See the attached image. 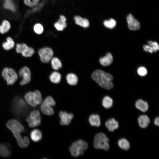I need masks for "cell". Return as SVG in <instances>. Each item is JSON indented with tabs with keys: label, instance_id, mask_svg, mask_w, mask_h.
<instances>
[{
	"label": "cell",
	"instance_id": "5b68a950",
	"mask_svg": "<svg viewBox=\"0 0 159 159\" xmlns=\"http://www.w3.org/2000/svg\"><path fill=\"white\" fill-rule=\"evenodd\" d=\"M24 98L27 103L33 107L40 104L42 102L41 94L38 90L27 93L25 95Z\"/></svg>",
	"mask_w": 159,
	"mask_h": 159
},
{
	"label": "cell",
	"instance_id": "30bf717a",
	"mask_svg": "<svg viewBox=\"0 0 159 159\" xmlns=\"http://www.w3.org/2000/svg\"><path fill=\"white\" fill-rule=\"evenodd\" d=\"M16 51L18 53H20L26 57L32 56L34 53V49L29 47L25 43L18 44L16 45Z\"/></svg>",
	"mask_w": 159,
	"mask_h": 159
},
{
	"label": "cell",
	"instance_id": "8d00e7d4",
	"mask_svg": "<svg viewBox=\"0 0 159 159\" xmlns=\"http://www.w3.org/2000/svg\"><path fill=\"white\" fill-rule=\"evenodd\" d=\"M54 26L56 29L59 31H62L64 29L62 26L57 21L55 23Z\"/></svg>",
	"mask_w": 159,
	"mask_h": 159
},
{
	"label": "cell",
	"instance_id": "277c9868",
	"mask_svg": "<svg viewBox=\"0 0 159 159\" xmlns=\"http://www.w3.org/2000/svg\"><path fill=\"white\" fill-rule=\"evenodd\" d=\"M87 143L82 140H78L73 143L69 148V150L72 156L77 157L82 155L84 151L87 148Z\"/></svg>",
	"mask_w": 159,
	"mask_h": 159
},
{
	"label": "cell",
	"instance_id": "cb8c5ba5",
	"mask_svg": "<svg viewBox=\"0 0 159 159\" xmlns=\"http://www.w3.org/2000/svg\"><path fill=\"white\" fill-rule=\"evenodd\" d=\"M30 136L32 140L35 142L40 141L42 137L41 132L38 129L34 130L30 133Z\"/></svg>",
	"mask_w": 159,
	"mask_h": 159
},
{
	"label": "cell",
	"instance_id": "d590c367",
	"mask_svg": "<svg viewBox=\"0 0 159 159\" xmlns=\"http://www.w3.org/2000/svg\"><path fill=\"white\" fill-rule=\"evenodd\" d=\"M143 47L144 51L147 52H149L150 53H152L154 52L153 48L149 45H144L143 46Z\"/></svg>",
	"mask_w": 159,
	"mask_h": 159
},
{
	"label": "cell",
	"instance_id": "9a60e30c",
	"mask_svg": "<svg viewBox=\"0 0 159 159\" xmlns=\"http://www.w3.org/2000/svg\"><path fill=\"white\" fill-rule=\"evenodd\" d=\"M60 124L62 125H67L70 122L73 117L71 113H68L64 111H60L59 113Z\"/></svg>",
	"mask_w": 159,
	"mask_h": 159
},
{
	"label": "cell",
	"instance_id": "4dcf8cb0",
	"mask_svg": "<svg viewBox=\"0 0 159 159\" xmlns=\"http://www.w3.org/2000/svg\"><path fill=\"white\" fill-rule=\"evenodd\" d=\"M104 25L106 27L112 29L114 28L116 25V22L115 20L113 19H110L108 20H105L103 22Z\"/></svg>",
	"mask_w": 159,
	"mask_h": 159
},
{
	"label": "cell",
	"instance_id": "4316f807",
	"mask_svg": "<svg viewBox=\"0 0 159 159\" xmlns=\"http://www.w3.org/2000/svg\"><path fill=\"white\" fill-rule=\"evenodd\" d=\"M61 75L58 72H53L49 76L50 81L53 83L57 84L60 81Z\"/></svg>",
	"mask_w": 159,
	"mask_h": 159
},
{
	"label": "cell",
	"instance_id": "7402d4cb",
	"mask_svg": "<svg viewBox=\"0 0 159 159\" xmlns=\"http://www.w3.org/2000/svg\"><path fill=\"white\" fill-rule=\"evenodd\" d=\"M135 106L138 109L143 112L147 111L148 108L147 103L141 99H139L136 102Z\"/></svg>",
	"mask_w": 159,
	"mask_h": 159
},
{
	"label": "cell",
	"instance_id": "5bb4252c",
	"mask_svg": "<svg viewBox=\"0 0 159 159\" xmlns=\"http://www.w3.org/2000/svg\"><path fill=\"white\" fill-rule=\"evenodd\" d=\"M127 20L129 28L131 30H136L140 28V24L138 20L131 14L127 17Z\"/></svg>",
	"mask_w": 159,
	"mask_h": 159
},
{
	"label": "cell",
	"instance_id": "2e32d148",
	"mask_svg": "<svg viewBox=\"0 0 159 159\" xmlns=\"http://www.w3.org/2000/svg\"><path fill=\"white\" fill-rule=\"evenodd\" d=\"M11 25L8 19H4L0 23V34H4L8 32L11 29Z\"/></svg>",
	"mask_w": 159,
	"mask_h": 159
},
{
	"label": "cell",
	"instance_id": "d6986e66",
	"mask_svg": "<svg viewBox=\"0 0 159 159\" xmlns=\"http://www.w3.org/2000/svg\"><path fill=\"white\" fill-rule=\"evenodd\" d=\"M76 24L84 28L88 27L90 25L88 20L86 18H83L81 17L76 16L74 17Z\"/></svg>",
	"mask_w": 159,
	"mask_h": 159
},
{
	"label": "cell",
	"instance_id": "4fadbf2b",
	"mask_svg": "<svg viewBox=\"0 0 159 159\" xmlns=\"http://www.w3.org/2000/svg\"><path fill=\"white\" fill-rule=\"evenodd\" d=\"M3 8L12 13H15L17 11V6L14 0H1Z\"/></svg>",
	"mask_w": 159,
	"mask_h": 159
},
{
	"label": "cell",
	"instance_id": "f546056e",
	"mask_svg": "<svg viewBox=\"0 0 159 159\" xmlns=\"http://www.w3.org/2000/svg\"><path fill=\"white\" fill-rule=\"evenodd\" d=\"M51 65L53 69L57 70L62 67L61 61L57 57H53L51 60Z\"/></svg>",
	"mask_w": 159,
	"mask_h": 159
},
{
	"label": "cell",
	"instance_id": "60d3db41",
	"mask_svg": "<svg viewBox=\"0 0 159 159\" xmlns=\"http://www.w3.org/2000/svg\"><path fill=\"white\" fill-rule=\"evenodd\" d=\"M34 1H38V2H39V1H40V0H34Z\"/></svg>",
	"mask_w": 159,
	"mask_h": 159
},
{
	"label": "cell",
	"instance_id": "e0dca14e",
	"mask_svg": "<svg viewBox=\"0 0 159 159\" xmlns=\"http://www.w3.org/2000/svg\"><path fill=\"white\" fill-rule=\"evenodd\" d=\"M11 154L10 147L5 143L0 144V156L3 157L9 156Z\"/></svg>",
	"mask_w": 159,
	"mask_h": 159
},
{
	"label": "cell",
	"instance_id": "836d02e7",
	"mask_svg": "<svg viewBox=\"0 0 159 159\" xmlns=\"http://www.w3.org/2000/svg\"><path fill=\"white\" fill-rule=\"evenodd\" d=\"M148 43L149 45L151 46L153 48L154 52H156L158 50L159 46L157 42L152 41H148Z\"/></svg>",
	"mask_w": 159,
	"mask_h": 159
},
{
	"label": "cell",
	"instance_id": "d6a6232c",
	"mask_svg": "<svg viewBox=\"0 0 159 159\" xmlns=\"http://www.w3.org/2000/svg\"><path fill=\"white\" fill-rule=\"evenodd\" d=\"M23 2L25 6L31 8L37 6L39 2L34 0H23Z\"/></svg>",
	"mask_w": 159,
	"mask_h": 159
},
{
	"label": "cell",
	"instance_id": "f35d334b",
	"mask_svg": "<svg viewBox=\"0 0 159 159\" xmlns=\"http://www.w3.org/2000/svg\"><path fill=\"white\" fill-rule=\"evenodd\" d=\"M60 20L63 22H66V18L63 15H61L60 16Z\"/></svg>",
	"mask_w": 159,
	"mask_h": 159
},
{
	"label": "cell",
	"instance_id": "e575fe53",
	"mask_svg": "<svg viewBox=\"0 0 159 159\" xmlns=\"http://www.w3.org/2000/svg\"><path fill=\"white\" fill-rule=\"evenodd\" d=\"M137 72L140 76L142 77L145 76L147 74V69L143 67H139L138 69Z\"/></svg>",
	"mask_w": 159,
	"mask_h": 159
},
{
	"label": "cell",
	"instance_id": "74e56055",
	"mask_svg": "<svg viewBox=\"0 0 159 159\" xmlns=\"http://www.w3.org/2000/svg\"><path fill=\"white\" fill-rule=\"evenodd\" d=\"M57 22L61 24L63 27L64 28L67 26V24L66 22H64L61 21L60 19H59Z\"/></svg>",
	"mask_w": 159,
	"mask_h": 159
},
{
	"label": "cell",
	"instance_id": "f1b7e54d",
	"mask_svg": "<svg viewBox=\"0 0 159 159\" xmlns=\"http://www.w3.org/2000/svg\"><path fill=\"white\" fill-rule=\"evenodd\" d=\"M113 102V100L109 96H106L103 99L102 104L104 107L108 109L112 107Z\"/></svg>",
	"mask_w": 159,
	"mask_h": 159
},
{
	"label": "cell",
	"instance_id": "484cf974",
	"mask_svg": "<svg viewBox=\"0 0 159 159\" xmlns=\"http://www.w3.org/2000/svg\"><path fill=\"white\" fill-rule=\"evenodd\" d=\"M66 79L68 84L70 85H76L78 81V78L76 75L73 73L68 74L66 77Z\"/></svg>",
	"mask_w": 159,
	"mask_h": 159
},
{
	"label": "cell",
	"instance_id": "ab89813d",
	"mask_svg": "<svg viewBox=\"0 0 159 159\" xmlns=\"http://www.w3.org/2000/svg\"><path fill=\"white\" fill-rule=\"evenodd\" d=\"M159 117H158L156 118L154 120V123L155 125L158 126H159Z\"/></svg>",
	"mask_w": 159,
	"mask_h": 159
},
{
	"label": "cell",
	"instance_id": "8fae6325",
	"mask_svg": "<svg viewBox=\"0 0 159 159\" xmlns=\"http://www.w3.org/2000/svg\"><path fill=\"white\" fill-rule=\"evenodd\" d=\"M38 53L41 61L44 63L48 62L53 55L52 49L48 47H44L40 49Z\"/></svg>",
	"mask_w": 159,
	"mask_h": 159
},
{
	"label": "cell",
	"instance_id": "7c38bea8",
	"mask_svg": "<svg viewBox=\"0 0 159 159\" xmlns=\"http://www.w3.org/2000/svg\"><path fill=\"white\" fill-rule=\"evenodd\" d=\"M19 75L22 78L20 82L21 85L28 84L31 80V72L29 68L27 67H23L20 70Z\"/></svg>",
	"mask_w": 159,
	"mask_h": 159
},
{
	"label": "cell",
	"instance_id": "ac0fdd59",
	"mask_svg": "<svg viewBox=\"0 0 159 159\" xmlns=\"http://www.w3.org/2000/svg\"><path fill=\"white\" fill-rule=\"evenodd\" d=\"M113 57L110 53H107L106 55L101 57L99 60L100 64L102 66H107L110 65L113 61Z\"/></svg>",
	"mask_w": 159,
	"mask_h": 159
},
{
	"label": "cell",
	"instance_id": "52a82bcc",
	"mask_svg": "<svg viewBox=\"0 0 159 159\" xmlns=\"http://www.w3.org/2000/svg\"><path fill=\"white\" fill-rule=\"evenodd\" d=\"M40 109L44 114L51 115L54 113V110L52 107L55 105V102L51 97H47L42 102Z\"/></svg>",
	"mask_w": 159,
	"mask_h": 159
},
{
	"label": "cell",
	"instance_id": "9c48e42d",
	"mask_svg": "<svg viewBox=\"0 0 159 159\" xmlns=\"http://www.w3.org/2000/svg\"><path fill=\"white\" fill-rule=\"evenodd\" d=\"M29 126L34 127L39 125L41 122V117L40 112L37 110L32 111L26 119Z\"/></svg>",
	"mask_w": 159,
	"mask_h": 159
},
{
	"label": "cell",
	"instance_id": "1f68e13d",
	"mask_svg": "<svg viewBox=\"0 0 159 159\" xmlns=\"http://www.w3.org/2000/svg\"><path fill=\"white\" fill-rule=\"evenodd\" d=\"M33 29L35 33L38 34H42L44 31L43 26L40 23L35 24L33 26Z\"/></svg>",
	"mask_w": 159,
	"mask_h": 159
},
{
	"label": "cell",
	"instance_id": "603a6c76",
	"mask_svg": "<svg viewBox=\"0 0 159 159\" xmlns=\"http://www.w3.org/2000/svg\"><path fill=\"white\" fill-rule=\"evenodd\" d=\"M89 121L90 124L94 126L99 127L100 125L99 116L97 114H93L90 117Z\"/></svg>",
	"mask_w": 159,
	"mask_h": 159
},
{
	"label": "cell",
	"instance_id": "3957f363",
	"mask_svg": "<svg viewBox=\"0 0 159 159\" xmlns=\"http://www.w3.org/2000/svg\"><path fill=\"white\" fill-rule=\"evenodd\" d=\"M11 111L18 119L27 115L29 108L25 101L21 97H16L13 99L11 106Z\"/></svg>",
	"mask_w": 159,
	"mask_h": 159
},
{
	"label": "cell",
	"instance_id": "7a4b0ae2",
	"mask_svg": "<svg viewBox=\"0 0 159 159\" xmlns=\"http://www.w3.org/2000/svg\"><path fill=\"white\" fill-rule=\"evenodd\" d=\"M92 79L102 87L109 90L113 87L111 81L113 79L112 75L100 69L95 71L92 75Z\"/></svg>",
	"mask_w": 159,
	"mask_h": 159
},
{
	"label": "cell",
	"instance_id": "6da1fadb",
	"mask_svg": "<svg viewBox=\"0 0 159 159\" xmlns=\"http://www.w3.org/2000/svg\"><path fill=\"white\" fill-rule=\"evenodd\" d=\"M6 125L13 133L20 147L25 148L28 146L29 143V139L26 136L23 138L22 137L21 133L24 131V128L19 121L11 119L7 122Z\"/></svg>",
	"mask_w": 159,
	"mask_h": 159
},
{
	"label": "cell",
	"instance_id": "8992f818",
	"mask_svg": "<svg viewBox=\"0 0 159 159\" xmlns=\"http://www.w3.org/2000/svg\"><path fill=\"white\" fill-rule=\"evenodd\" d=\"M109 141V139L104 133H98L95 137L94 146L96 149H104L107 151L110 148Z\"/></svg>",
	"mask_w": 159,
	"mask_h": 159
},
{
	"label": "cell",
	"instance_id": "44dd1931",
	"mask_svg": "<svg viewBox=\"0 0 159 159\" xmlns=\"http://www.w3.org/2000/svg\"><path fill=\"white\" fill-rule=\"evenodd\" d=\"M138 122L140 126L142 128L146 127L150 122V120L145 115H141L138 118Z\"/></svg>",
	"mask_w": 159,
	"mask_h": 159
},
{
	"label": "cell",
	"instance_id": "ffe728a7",
	"mask_svg": "<svg viewBox=\"0 0 159 159\" xmlns=\"http://www.w3.org/2000/svg\"><path fill=\"white\" fill-rule=\"evenodd\" d=\"M105 124L108 130L111 132L113 131L119 127L118 122L114 118L108 120L105 122Z\"/></svg>",
	"mask_w": 159,
	"mask_h": 159
},
{
	"label": "cell",
	"instance_id": "83f0119b",
	"mask_svg": "<svg viewBox=\"0 0 159 159\" xmlns=\"http://www.w3.org/2000/svg\"><path fill=\"white\" fill-rule=\"evenodd\" d=\"M118 144L119 147L122 149L126 150L130 148V143L125 138H123L119 140L118 141Z\"/></svg>",
	"mask_w": 159,
	"mask_h": 159
},
{
	"label": "cell",
	"instance_id": "ba28073f",
	"mask_svg": "<svg viewBox=\"0 0 159 159\" xmlns=\"http://www.w3.org/2000/svg\"><path fill=\"white\" fill-rule=\"evenodd\" d=\"M2 75L8 85H13L18 78L17 73L14 69L11 68H4L2 72Z\"/></svg>",
	"mask_w": 159,
	"mask_h": 159
},
{
	"label": "cell",
	"instance_id": "d4e9b609",
	"mask_svg": "<svg viewBox=\"0 0 159 159\" xmlns=\"http://www.w3.org/2000/svg\"><path fill=\"white\" fill-rule=\"evenodd\" d=\"M15 43L13 39L10 37H8L6 38V41L4 42L2 46L4 49L8 50L13 48L14 46Z\"/></svg>",
	"mask_w": 159,
	"mask_h": 159
}]
</instances>
